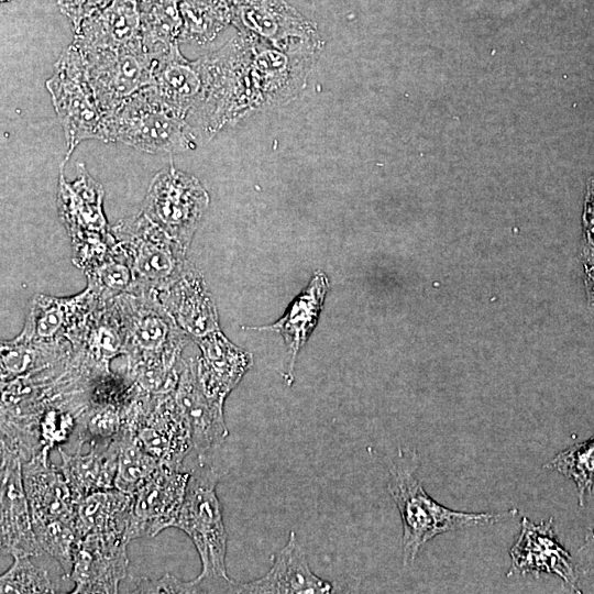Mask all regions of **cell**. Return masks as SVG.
<instances>
[{
	"label": "cell",
	"instance_id": "484cf974",
	"mask_svg": "<svg viewBox=\"0 0 594 594\" xmlns=\"http://www.w3.org/2000/svg\"><path fill=\"white\" fill-rule=\"evenodd\" d=\"M133 502L134 495L116 487L84 496L76 505L75 528L78 536L119 534L125 537Z\"/></svg>",
	"mask_w": 594,
	"mask_h": 594
},
{
	"label": "cell",
	"instance_id": "30bf717a",
	"mask_svg": "<svg viewBox=\"0 0 594 594\" xmlns=\"http://www.w3.org/2000/svg\"><path fill=\"white\" fill-rule=\"evenodd\" d=\"M79 52L106 119L150 84L153 56L143 44Z\"/></svg>",
	"mask_w": 594,
	"mask_h": 594
},
{
	"label": "cell",
	"instance_id": "cb8c5ba5",
	"mask_svg": "<svg viewBox=\"0 0 594 594\" xmlns=\"http://www.w3.org/2000/svg\"><path fill=\"white\" fill-rule=\"evenodd\" d=\"M75 32L73 44L79 51L143 44L141 16L133 0H117L105 12L85 20Z\"/></svg>",
	"mask_w": 594,
	"mask_h": 594
},
{
	"label": "cell",
	"instance_id": "277c9868",
	"mask_svg": "<svg viewBox=\"0 0 594 594\" xmlns=\"http://www.w3.org/2000/svg\"><path fill=\"white\" fill-rule=\"evenodd\" d=\"M121 416V432L131 436L162 466L182 470L194 444L174 392L152 395L131 384Z\"/></svg>",
	"mask_w": 594,
	"mask_h": 594
},
{
	"label": "cell",
	"instance_id": "4316f807",
	"mask_svg": "<svg viewBox=\"0 0 594 594\" xmlns=\"http://www.w3.org/2000/svg\"><path fill=\"white\" fill-rule=\"evenodd\" d=\"M70 344L35 343L19 338L1 342V383L67 365Z\"/></svg>",
	"mask_w": 594,
	"mask_h": 594
},
{
	"label": "cell",
	"instance_id": "7402d4cb",
	"mask_svg": "<svg viewBox=\"0 0 594 594\" xmlns=\"http://www.w3.org/2000/svg\"><path fill=\"white\" fill-rule=\"evenodd\" d=\"M329 289L327 275L317 271L307 287L294 299L284 316L271 326L249 327L254 330H273L285 340L290 361L284 375L290 384L296 358L315 329Z\"/></svg>",
	"mask_w": 594,
	"mask_h": 594
},
{
	"label": "cell",
	"instance_id": "e0dca14e",
	"mask_svg": "<svg viewBox=\"0 0 594 594\" xmlns=\"http://www.w3.org/2000/svg\"><path fill=\"white\" fill-rule=\"evenodd\" d=\"M155 297L195 342L220 329L204 278L188 262L183 272Z\"/></svg>",
	"mask_w": 594,
	"mask_h": 594
},
{
	"label": "cell",
	"instance_id": "ba28073f",
	"mask_svg": "<svg viewBox=\"0 0 594 594\" xmlns=\"http://www.w3.org/2000/svg\"><path fill=\"white\" fill-rule=\"evenodd\" d=\"M111 232L131 265L134 277L133 293L155 296L166 288L187 264V250L142 211L118 222L111 228Z\"/></svg>",
	"mask_w": 594,
	"mask_h": 594
},
{
	"label": "cell",
	"instance_id": "7a4b0ae2",
	"mask_svg": "<svg viewBox=\"0 0 594 594\" xmlns=\"http://www.w3.org/2000/svg\"><path fill=\"white\" fill-rule=\"evenodd\" d=\"M416 450L399 449L388 466L387 492L395 503L403 525L404 565L411 564L422 547L438 535L464 527L491 525L517 515L516 508L503 513L455 512L435 501L419 477Z\"/></svg>",
	"mask_w": 594,
	"mask_h": 594
},
{
	"label": "cell",
	"instance_id": "d4e9b609",
	"mask_svg": "<svg viewBox=\"0 0 594 594\" xmlns=\"http://www.w3.org/2000/svg\"><path fill=\"white\" fill-rule=\"evenodd\" d=\"M75 583L62 565L48 553L13 558L11 566L0 578V593H65Z\"/></svg>",
	"mask_w": 594,
	"mask_h": 594
},
{
	"label": "cell",
	"instance_id": "f1b7e54d",
	"mask_svg": "<svg viewBox=\"0 0 594 594\" xmlns=\"http://www.w3.org/2000/svg\"><path fill=\"white\" fill-rule=\"evenodd\" d=\"M543 468L571 480L576 487L579 505L584 507L586 497L594 492V433L560 451Z\"/></svg>",
	"mask_w": 594,
	"mask_h": 594
},
{
	"label": "cell",
	"instance_id": "9c48e42d",
	"mask_svg": "<svg viewBox=\"0 0 594 594\" xmlns=\"http://www.w3.org/2000/svg\"><path fill=\"white\" fill-rule=\"evenodd\" d=\"M208 205L200 182L170 163L153 177L141 211L187 250Z\"/></svg>",
	"mask_w": 594,
	"mask_h": 594
},
{
	"label": "cell",
	"instance_id": "5b68a950",
	"mask_svg": "<svg viewBox=\"0 0 594 594\" xmlns=\"http://www.w3.org/2000/svg\"><path fill=\"white\" fill-rule=\"evenodd\" d=\"M219 480L216 468L199 462L190 472L185 498L173 525L184 531L197 549L201 562L197 581H231L226 564L228 535L216 490Z\"/></svg>",
	"mask_w": 594,
	"mask_h": 594
},
{
	"label": "cell",
	"instance_id": "9a60e30c",
	"mask_svg": "<svg viewBox=\"0 0 594 594\" xmlns=\"http://www.w3.org/2000/svg\"><path fill=\"white\" fill-rule=\"evenodd\" d=\"M552 524L553 518L539 525L522 518L520 534L509 551L512 564L507 575L556 574L579 592L578 573L572 558L559 542Z\"/></svg>",
	"mask_w": 594,
	"mask_h": 594
},
{
	"label": "cell",
	"instance_id": "8992f818",
	"mask_svg": "<svg viewBox=\"0 0 594 594\" xmlns=\"http://www.w3.org/2000/svg\"><path fill=\"white\" fill-rule=\"evenodd\" d=\"M103 188L81 162L77 176L67 182L59 170L57 208L61 220L72 239L74 264L82 271L98 265L116 244L103 213Z\"/></svg>",
	"mask_w": 594,
	"mask_h": 594
},
{
	"label": "cell",
	"instance_id": "44dd1931",
	"mask_svg": "<svg viewBox=\"0 0 594 594\" xmlns=\"http://www.w3.org/2000/svg\"><path fill=\"white\" fill-rule=\"evenodd\" d=\"M200 349L197 374L206 395L224 406V400L251 367L252 354L233 344L220 329L196 341Z\"/></svg>",
	"mask_w": 594,
	"mask_h": 594
},
{
	"label": "cell",
	"instance_id": "d590c367",
	"mask_svg": "<svg viewBox=\"0 0 594 594\" xmlns=\"http://www.w3.org/2000/svg\"><path fill=\"white\" fill-rule=\"evenodd\" d=\"M590 536H591V539H594V529L591 531Z\"/></svg>",
	"mask_w": 594,
	"mask_h": 594
},
{
	"label": "cell",
	"instance_id": "83f0119b",
	"mask_svg": "<svg viewBox=\"0 0 594 594\" xmlns=\"http://www.w3.org/2000/svg\"><path fill=\"white\" fill-rule=\"evenodd\" d=\"M85 274L87 286L101 301H110L134 290L131 265L117 243L98 265L86 271Z\"/></svg>",
	"mask_w": 594,
	"mask_h": 594
},
{
	"label": "cell",
	"instance_id": "4dcf8cb0",
	"mask_svg": "<svg viewBox=\"0 0 594 594\" xmlns=\"http://www.w3.org/2000/svg\"><path fill=\"white\" fill-rule=\"evenodd\" d=\"M37 542L70 575L80 537L76 528L63 520L32 522Z\"/></svg>",
	"mask_w": 594,
	"mask_h": 594
},
{
	"label": "cell",
	"instance_id": "d6986e66",
	"mask_svg": "<svg viewBox=\"0 0 594 594\" xmlns=\"http://www.w3.org/2000/svg\"><path fill=\"white\" fill-rule=\"evenodd\" d=\"M148 85L163 101L189 118L205 98L204 58L188 61L180 53L178 44H175L166 52L153 56Z\"/></svg>",
	"mask_w": 594,
	"mask_h": 594
},
{
	"label": "cell",
	"instance_id": "7c38bea8",
	"mask_svg": "<svg viewBox=\"0 0 594 594\" xmlns=\"http://www.w3.org/2000/svg\"><path fill=\"white\" fill-rule=\"evenodd\" d=\"M190 472L161 466L134 495L125 531L130 542L173 527L185 498Z\"/></svg>",
	"mask_w": 594,
	"mask_h": 594
},
{
	"label": "cell",
	"instance_id": "6da1fadb",
	"mask_svg": "<svg viewBox=\"0 0 594 594\" xmlns=\"http://www.w3.org/2000/svg\"><path fill=\"white\" fill-rule=\"evenodd\" d=\"M114 300L125 334L128 381L152 395L174 392L190 338L153 295L127 293Z\"/></svg>",
	"mask_w": 594,
	"mask_h": 594
},
{
	"label": "cell",
	"instance_id": "d6a6232c",
	"mask_svg": "<svg viewBox=\"0 0 594 594\" xmlns=\"http://www.w3.org/2000/svg\"><path fill=\"white\" fill-rule=\"evenodd\" d=\"M111 0H59L62 11L67 14L77 30L88 18L105 9Z\"/></svg>",
	"mask_w": 594,
	"mask_h": 594
},
{
	"label": "cell",
	"instance_id": "1f68e13d",
	"mask_svg": "<svg viewBox=\"0 0 594 594\" xmlns=\"http://www.w3.org/2000/svg\"><path fill=\"white\" fill-rule=\"evenodd\" d=\"M133 587L131 593H193V587L189 581H182L166 572L158 579L132 578Z\"/></svg>",
	"mask_w": 594,
	"mask_h": 594
},
{
	"label": "cell",
	"instance_id": "f546056e",
	"mask_svg": "<svg viewBox=\"0 0 594 594\" xmlns=\"http://www.w3.org/2000/svg\"><path fill=\"white\" fill-rule=\"evenodd\" d=\"M118 436L120 450L114 487L127 494L135 495L162 465L131 436L121 431Z\"/></svg>",
	"mask_w": 594,
	"mask_h": 594
},
{
	"label": "cell",
	"instance_id": "3957f363",
	"mask_svg": "<svg viewBox=\"0 0 594 594\" xmlns=\"http://www.w3.org/2000/svg\"><path fill=\"white\" fill-rule=\"evenodd\" d=\"M105 142L151 153H177L195 145L188 118L167 105L147 85L106 119Z\"/></svg>",
	"mask_w": 594,
	"mask_h": 594
},
{
	"label": "cell",
	"instance_id": "8fae6325",
	"mask_svg": "<svg viewBox=\"0 0 594 594\" xmlns=\"http://www.w3.org/2000/svg\"><path fill=\"white\" fill-rule=\"evenodd\" d=\"M100 301L89 286L78 295L67 298L35 295L16 338L35 343H66L74 348Z\"/></svg>",
	"mask_w": 594,
	"mask_h": 594
},
{
	"label": "cell",
	"instance_id": "5bb4252c",
	"mask_svg": "<svg viewBox=\"0 0 594 594\" xmlns=\"http://www.w3.org/2000/svg\"><path fill=\"white\" fill-rule=\"evenodd\" d=\"M1 553L12 558L42 552L32 524L25 494L22 460L11 453H1Z\"/></svg>",
	"mask_w": 594,
	"mask_h": 594
},
{
	"label": "cell",
	"instance_id": "836d02e7",
	"mask_svg": "<svg viewBox=\"0 0 594 594\" xmlns=\"http://www.w3.org/2000/svg\"><path fill=\"white\" fill-rule=\"evenodd\" d=\"M586 240L590 255H594V184L591 187L586 206Z\"/></svg>",
	"mask_w": 594,
	"mask_h": 594
},
{
	"label": "cell",
	"instance_id": "ac0fdd59",
	"mask_svg": "<svg viewBox=\"0 0 594 594\" xmlns=\"http://www.w3.org/2000/svg\"><path fill=\"white\" fill-rule=\"evenodd\" d=\"M332 585L317 576L306 553L292 530L285 546L275 554L271 569L261 578L231 584V593L250 594H326Z\"/></svg>",
	"mask_w": 594,
	"mask_h": 594
},
{
	"label": "cell",
	"instance_id": "4fadbf2b",
	"mask_svg": "<svg viewBox=\"0 0 594 594\" xmlns=\"http://www.w3.org/2000/svg\"><path fill=\"white\" fill-rule=\"evenodd\" d=\"M129 541L119 534H88L80 539L75 554L72 593H118L127 578Z\"/></svg>",
	"mask_w": 594,
	"mask_h": 594
},
{
	"label": "cell",
	"instance_id": "e575fe53",
	"mask_svg": "<svg viewBox=\"0 0 594 594\" xmlns=\"http://www.w3.org/2000/svg\"><path fill=\"white\" fill-rule=\"evenodd\" d=\"M588 278L592 279L591 284H588V287H591L592 295H594V276L592 273H588Z\"/></svg>",
	"mask_w": 594,
	"mask_h": 594
},
{
	"label": "cell",
	"instance_id": "52a82bcc",
	"mask_svg": "<svg viewBox=\"0 0 594 594\" xmlns=\"http://www.w3.org/2000/svg\"><path fill=\"white\" fill-rule=\"evenodd\" d=\"M45 86L66 139L63 166L82 141L105 142L106 118L88 79L82 56L73 43L61 53Z\"/></svg>",
	"mask_w": 594,
	"mask_h": 594
},
{
	"label": "cell",
	"instance_id": "ffe728a7",
	"mask_svg": "<svg viewBox=\"0 0 594 594\" xmlns=\"http://www.w3.org/2000/svg\"><path fill=\"white\" fill-rule=\"evenodd\" d=\"M32 522L58 519L75 527L77 501L58 465L40 453L22 463Z\"/></svg>",
	"mask_w": 594,
	"mask_h": 594
},
{
	"label": "cell",
	"instance_id": "603a6c76",
	"mask_svg": "<svg viewBox=\"0 0 594 594\" xmlns=\"http://www.w3.org/2000/svg\"><path fill=\"white\" fill-rule=\"evenodd\" d=\"M120 450L119 436L107 442L91 443L87 453L70 454L58 447L61 464L76 501L94 492L114 487Z\"/></svg>",
	"mask_w": 594,
	"mask_h": 594
},
{
	"label": "cell",
	"instance_id": "2e32d148",
	"mask_svg": "<svg viewBox=\"0 0 594 594\" xmlns=\"http://www.w3.org/2000/svg\"><path fill=\"white\" fill-rule=\"evenodd\" d=\"M174 396L190 427L198 460L205 462L206 455L227 439L229 431L223 405L209 398L199 383L197 358L184 361Z\"/></svg>",
	"mask_w": 594,
	"mask_h": 594
}]
</instances>
